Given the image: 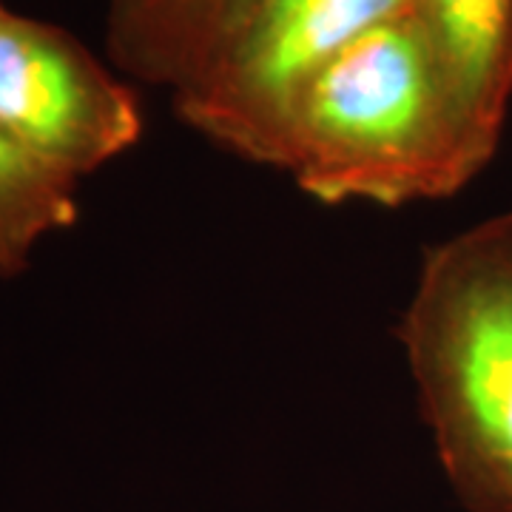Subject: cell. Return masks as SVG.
I'll use <instances>...</instances> for the list:
<instances>
[{"label":"cell","instance_id":"6da1fadb","mask_svg":"<svg viewBox=\"0 0 512 512\" xmlns=\"http://www.w3.org/2000/svg\"><path fill=\"white\" fill-rule=\"evenodd\" d=\"M484 168L416 12L365 32L313 80L285 160L316 202L382 208L453 197Z\"/></svg>","mask_w":512,"mask_h":512},{"label":"cell","instance_id":"7a4b0ae2","mask_svg":"<svg viewBox=\"0 0 512 512\" xmlns=\"http://www.w3.org/2000/svg\"><path fill=\"white\" fill-rule=\"evenodd\" d=\"M399 339L458 501L512 512V214L424 254Z\"/></svg>","mask_w":512,"mask_h":512},{"label":"cell","instance_id":"3957f363","mask_svg":"<svg viewBox=\"0 0 512 512\" xmlns=\"http://www.w3.org/2000/svg\"><path fill=\"white\" fill-rule=\"evenodd\" d=\"M413 12V0H268L174 111L214 146L285 171L296 106L353 40Z\"/></svg>","mask_w":512,"mask_h":512},{"label":"cell","instance_id":"277c9868","mask_svg":"<svg viewBox=\"0 0 512 512\" xmlns=\"http://www.w3.org/2000/svg\"><path fill=\"white\" fill-rule=\"evenodd\" d=\"M0 128L80 183L140 143L143 109L77 37L0 3Z\"/></svg>","mask_w":512,"mask_h":512},{"label":"cell","instance_id":"5b68a950","mask_svg":"<svg viewBox=\"0 0 512 512\" xmlns=\"http://www.w3.org/2000/svg\"><path fill=\"white\" fill-rule=\"evenodd\" d=\"M268 0H109L106 52L128 77L177 94L205 74Z\"/></svg>","mask_w":512,"mask_h":512},{"label":"cell","instance_id":"8992f818","mask_svg":"<svg viewBox=\"0 0 512 512\" xmlns=\"http://www.w3.org/2000/svg\"><path fill=\"white\" fill-rule=\"evenodd\" d=\"M450 97L484 163L512 100V0H413Z\"/></svg>","mask_w":512,"mask_h":512},{"label":"cell","instance_id":"52a82bcc","mask_svg":"<svg viewBox=\"0 0 512 512\" xmlns=\"http://www.w3.org/2000/svg\"><path fill=\"white\" fill-rule=\"evenodd\" d=\"M77 222V183L35 160L0 128V279L29 268L46 237Z\"/></svg>","mask_w":512,"mask_h":512}]
</instances>
